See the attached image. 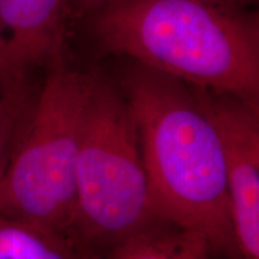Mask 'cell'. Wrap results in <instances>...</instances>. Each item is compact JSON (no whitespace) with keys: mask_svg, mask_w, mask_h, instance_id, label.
Returning a JSON list of instances; mask_svg holds the SVG:
<instances>
[{"mask_svg":"<svg viewBox=\"0 0 259 259\" xmlns=\"http://www.w3.org/2000/svg\"><path fill=\"white\" fill-rule=\"evenodd\" d=\"M116 82L137 124L156 219L200 236L211 254L240 259L221 141L200 87L132 60Z\"/></svg>","mask_w":259,"mask_h":259,"instance_id":"6da1fadb","label":"cell"},{"mask_svg":"<svg viewBox=\"0 0 259 259\" xmlns=\"http://www.w3.org/2000/svg\"><path fill=\"white\" fill-rule=\"evenodd\" d=\"M220 0H112L84 21L97 47L259 107V15Z\"/></svg>","mask_w":259,"mask_h":259,"instance_id":"7a4b0ae2","label":"cell"},{"mask_svg":"<svg viewBox=\"0 0 259 259\" xmlns=\"http://www.w3.org/2000/svg\"><path fill=\"white\" fill-rule=\"evenodd\" d=\"M88 73L70 240L84 259H99L101 251L106 255L162 222L151 206L137 124L124 94L101 71Z\"/></svg>","mask_w":259,"mask_h":259,"instance_id":"3957f363","label":"cell"},{"mask_svg":"<svg viewBox=\"0 0 259 259\" xmlns=\"http://www.w3.org/2000/svg\"><path fill=\"white\" fill-rule=\"evenodd\" d=\"M88 83V72L66 65L45 74L0 176V213L69 240Z\"/></svg>","mask_w":259,"mask_h":259,"instance_id":"277c9868","label":"cell"},{"mask_svg":"<svg viewBox=\"0 0 259 259\" xmlns=\"http://www.w3.org/2000/svg\"><path fill=\"white\" fill-rule=\"evenodd\" d=\"M71 0H0V88L30 93L36 77L66 65Z\"/></svg>","mask_w":259,"mask_h":259,"instance_id":"5b68a950","label":"cell"},{"mask_svg":"<svg viewBox=\"0 0 259 259\" xmlns=\"http://www.w3.org/2000/svg\"><path fill=\"white\" fill-rule=\"evenodd\" d=\"M221 141L231 216L240 259H259V107L200 87Z\"/></svg>","mask_w":259,"mask_h":259,"instance_id":"8992f818","label":"cell"},{"mask_svg":"<svg viewBox=\"0 0 259 259\" xmlns=\"http://www.w3.org/2000/svg\"><path fill=\"white\" fill-rule=\"evenodd\" d=\"M0 259H84L66 236L0 213Z\"/></svg>","mask_w":259,"mask_h":259,"instance_id":"52a82bcc","label":"cell"},{"mask_svg":"<svg viewBox=\"0 0 259 259\" xmlns=\"http://www.w3.org/2000/svg\"><path fill=\"white\" fill-rule=\"evenodd\" d=\"M206 241L170 226H156L128 239L100 259H209Z\"/></svg>","mask_w":259,"mask_h":259,"instance_id":"ba28073f","label":"cell"},{"mask_svg":"<svg viewBox=\"0 0 259 259\" xmlns=\"http://www.w3.org/2000/svg\"><path fill=\"white\" fill-rule=\"evenodd\" d=\"M36 93L37 90L31 93H3L0 95V176Z\"/></svg>","mask_w":259,"mask_h":259,"instance_id":"9c48e42d","label":"cell"},{"mask_svg":"<svg viewBox=\"0 0 259 259\" xmlns=\"http://www.w3.org/2000/svg\"><path fill=\"white\" fill-rule=\"evenodd\" d=\"M112 0H71L74 19H85Z\"/></svg>","mask_w":259,"mask_h":259,"instance_id":"30bf717a","label":"cell"},{"mask_svg":"<svg viewBox=\"0 0 259 259\" xmlns=\"http://www.w3.org/2000/svg\"><path fill=\"white\" fill-rule=\"evenodd\" d=\"M220 2L236 3V4H242V5H252V4H254L257 0H220Z\"/></svg>","mask_w":259,"mask_h":259,"instance_id":"8fae6325","label":"cell"},{"mask_svg":"<svg viewBox=\"0 0 259 259\" xmlns=\"http://www.w3.org/2000/svg\"><path fill=\"white\" fill-rule=\"evenodd\" d=\"M0 95H2V88H0Z\"/></svg>","mask_w":259,"mask_h":259,"instance_id":"7c38bea8","label":"cell"}]
</instances>
